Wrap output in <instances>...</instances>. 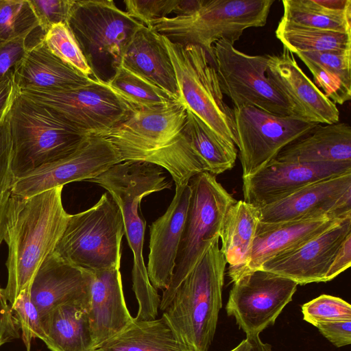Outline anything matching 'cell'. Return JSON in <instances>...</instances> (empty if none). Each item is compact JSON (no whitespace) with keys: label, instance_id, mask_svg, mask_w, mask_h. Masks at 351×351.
I'll return each mask as SVG.
<instances>
[{"label":"cell","instance_id":"4dcf8cb0","mask_svg":"<svg viewBox=\"0 0 351 351\" xmlns=\"http://www.w3.org/2000/svg\"><path fill=\"white\" fill-rule=\"evenodd\" d=\"M279 22L293 26L351 33V10L330 9L320 0H283Z\"/></svg>","mask_w":351,"mask_h":351},{"label":"cell","instance_id":"f1b7e54d","mask_svg":"<svg viewBox=\"0 0 351 351\" xmlns=\"http://www.w3.org/2000/svg\"><path fill=\"white\" fill-rule=\"evenodd\" d=\"M106 351H191L167 319H133L119 334L101 344Z\"/></svg>","mask_w":351,"mask_h":351},{"label":"cell","instance_id":"277c9868","mask_svg":"<svg viewBox=\"0 0 351 351\" xmlns=\"http://www.w3.org/2000/svg\"><path fill=\"white\" fill-rule=\"evenodd\" d=\"M216 238L176 289L162 315L191 351H208L219 311L226 261Z\"/></svg>","mask_w":351,"mask_h":351},{"label":"cell","instance_id":"60d3db41","mask_svg":"<svg viewBox=\"0 0 351 351\" xmlns=\"http://www.w3.org/2000/svg\"><path fill=\"white\" fill-rule=\"evenodd\" d=\"M295 54L298 57L302 56L317 63L351 84V49L298 52Z\"/></svg>","mask_w":351,"mask_h":351},{"label":"cell","instance_id":"f6af8a7d","mask_svg":"<svg viewBox=\"0 0 351 351\" xmlns=\"http://www.w3.org/2000/svg\"><path fill=\"white\" fill-rule=\"evenodd\" d=\"M315 326L325 338L337 348L351 343V320L318 323Z\"/></svg>","mask_w":351,"mask_h":351},{"label":"cell","instance_id":"d6a6232c","mask_svg":"<svg viewBox=\"0 0 351 351\" xmlns=\"http://www.w3.org/2000/svg\"><path fill=\"white\" fill-rule=\"evenodd\" d=\"M276 36L291 53L351 49V33L305 28L279 22Z\"/></svg>","mask_w":351,"mask_h":351},{"label":"cell","instance_id":"ee69618b","mask_svg":"<svg viewBox=\"0 0 351 351\" xmlns=\"http://www.w3.org/2000/svg\"><path fill=\"white\" fill-rule=\"evenodd\" d=\"M19 326L11 306L5 297L4 289L0 287V347L20 337Z\"/></svg>","mask_w":351,"mask_h":351},{"label":"cell","instance_id":"484cf974","mask_svg":"<svg viewBox=\"0 0 351 351\" xmlns=\"http://www.w3.org/2000/svg\"><path fill=\"white\" fill-rule=\"evenodd\" d=\"M259 208L236 201L228 210L219 234L220 250L232 282L250 273L252 247L256 226L260 221Z\"/></svg>","mask_w":351,"mask_h":351},{"label":"cell","instance_id":"cb8c5ba5","mask_svg":"<svg viewBox=\"0 0 351 351\" xmlns=\"http://www.w3.org/2000/svg\"><path fill=\"white\" fill-rule=\"evenodd\" d=\"M43 36L30 45L14 69V82L19 90H67L86 85L95 80L54 56L47 48Z\"/></svg>","mask_w":351,"mask_h":351},{"label":"cell","instance_id":"603a6c76","mask_svg":"<svg viewBox=\"0 0 351 351\" xmlns=\"http://www.w3.org/2000/svg\"><path fill=\"white\" fill-rule=\"evenodd\" d=\"M346 218L319 217L278 222L259 221L248 265L250 273L258 269L269 259L303 245Z\"/></svg>","mask_w":351,"mask_h":351},{"label":"cell","instance_id":"1f68e13d","mask_svg":"<svg viewBox=\"0 0 351 351\" xmlns=\"http://www.w3.org/2000/svg\"><path fill=\"white\" fill-rule=\"evenodd\" d=\"M105 83L134 109L159 107L177 101L152 82L121 64Z\"/></svg>","mask_w":351,"mask_h":351},{"label":"cell","instance_id":"bcb514c9","mask_svg":"<svg viewBox=\"0 0 351 351\" xmlns=\"http://www.w3.org/2000/svg\"><path fill=\"white\" fill-rule=\"evenodd\" d=\"M19 92L14 82V70L0 78V125L4 122Z\"/></svg>","mask_w":351,"mask_h":351},{"label":"cell","instance_id":"4316f807","mask_svg":"<svg viewBox=\"0 0 351 351\" xmlns=\"http://www.w3.org/2000/svg\"><path fill=\"white\" fill-rule=\"evenodd\" d=\"M275 159L292 162H351V128L344 122L318 124L284 147Z\"/></svg>","mask_w":351,"mask_h":351},{"label":"cell","instance_id":"9a60e30c","mask_svg":"<svg viewBox=\"0 0 351 351\" xmlns=\"http://www.w3.org/2000/svg\"><path fill=\"white\" fill-rule=\"evenodd\" d=\"M119 162L118 154L106 138L90 135L71 154L16 178L11 193L29 197L71 182L87 181Z\"/></svg>","mask_w":351,"mask_h":351},{"label":"cell","instance_id":"4fadbf2b","mask_svg":"<svg viewBox=\"0 0 351 351\" xmlns=\"http://www.w3.org/2000/svg\"><path fill=\"white\" fill-rule=\"evenodd\" d=\"M232 111L242 178L262 169L284 147L319 124L298 116L273 114L252 106L233 108Z\"/></svg>","mask_w":351,"mask_h":351},{"label":"cell","instance_id":"e0dca14e","mask_svg":"<svg viewBox=\"0 0 351 351\" xmlns=\"http://www.w3.org/2000/svg\"><path fill=\"white\" fill-rule=\"evenodd\" d=\"M259 210L263 222L351 216V172L308 184Z\"/></svg>","mask_w":351,"mask_h":351},{"label":"cell","instance_id":"e575fe53","mask_svg":"<svg viewBox=\"0 0 351 351\" xmlns=\"http://www.w3.org/2000/svg\"><path fill=\"white\" fill-rule=\"evenodd\" d=\"M43 39L54 56L77 71L94 79L91 69L66 23L53 25Z\"/></svg>","mask_w":351,"mask_h":351},{"label":"cell","instance_id":"d4e9b609","mask_svg":"<svg viewBox=\"0 0 351 351\" xmlns=\"http://www.w3.org/2000/svg\"><path fill=\"white\" fill-rule=\"evenodd\" d=\"M121 65L145 77L179 101V91L168 51L161 35L141 26L127 46Z\"/></svg>","mask_w":351,"mask_h":351},{"label":"cell","instance_id":"d590c367","mask_svg":"<svg viewBox=\"0 0 351 351\" xmlns=\"http://www.w3.org/2000/svg\"><path fill=\"white\" fill-rule=\"evenodd\" d=\"M10 306L22 332L26 350L30 351L33 339L37 337L43 341L46 339L41 315L31 299L30 287L23 290Z\"/></svg>","mask_w":351,"mask_h":351},{"label":"cell","instance_id":"52a82bcc","mask_svg":"<svg viewBox=\"0 0 351 351\" xmlns=\"http://www.w3.org/2000/svg\"><path fill=\"white\" fill-rule=\"evenodd\" d=\"M66 25L93 78L104 82L114 74L129 43L144 25L112 0H74Z\"/></svg>","mask_w":351,"mask_h":351},{"label":"cell","instance_id":"5b68a950","mask_svg":"<svg viewBox=\"0 0 351 351\" xmlns=\"http://www.w3.org/2000/svg\"><path fill=\"white\" fill-rule=\"evenodd\" d=\"M14 180L77 149L90 135L19 92L5 120Z\"/></svg>","mask_w":351,"mask_h":351},{"label":"cell","instance_id":"7c38bea8","mask_svg":"<svg viewBox=\"0 0 351 351\" xmlns=\"http://www.w3.org/2000/svg\"><path fill=\"white\" fill-rule=\"evenodd\" d=\"M19 93L49 108L65 122L88 135L106 132L134 110L104 82L96 80L67 90L25 89Z\"/></svg>","mask_w":351,"mask_h":351},{"label":"cell","instance_id":"74e56055","mask_svg":"<svg viewBox=\"0 0 351 351\" xmlns=\"http://www.w3.org/2000/svg\"><path fill=\"white\" fill-rule=\"evenodd\" d=\"M298 58L313 75L314 84L334 104H343L351 99V84L339 75L322 67L317 63L302 56Z\"/></svg>","mask_w":351,"mask_h":351},{"label":"cell","instance_id":"7402d4cb","mask_svg":"<svg viewBox=\"0 0 351 351\" xmlns=\"http://www.w3.org/2000/svg\"><path fill=\"white\" fill-rule=\"evenodd\" d=\"M90 273L49 254L30 285V295L41 317L56 306L90 299Z\"/></svg>","mask_w":351,"mask_h":351},{"label":"cell","instance_id":"ab89813d","mask_svg":"<svg viewBox=\"0 0 351 351\" xmlns=\"http://www.w3.org/2000/svg\"><path fill=\"white\" fill-rule=\"evenodd\" d=\"M39 23L46 34L53 25L66 23L74 0H29Z\"/></svg>","mask_w":351,"mask_h":351},{"label":"cell","instance_id":"7dc6e473","mask_svg":"<svg viewBox=\"0 0 351 351\" xmlns=\"http://www.w3.org/2000/svg\"><path fill=\"white\" fill-rule=\"evenodd\" d=\"M351 265V234L341 243L326 276V282L330 281Z\"/></svg>","mask_w":351,"mask_h":351},{"label":"cell","instance_id":"6da1fadb","mask_svg":"<svg viewBox=\"0 0 351 351\" xmlns=\"http://www.w3.org/2000/svg\"><path fill=\"white\" fill-rule=\"evenodd\" d=\"M63 186L29 197L11 193L4 216L3 240L8 247L5 297L12 305L30 287L38 269L53 252L70 215L62 204Z\"/></svg>","mask_w":351,"mask_h":351},{"label":"cell","instance_id":"8992f818","mask_svg":"<svg viewBox=\"0 0 351 351\" xmlns=\"http://www.w3.org/2000/svg\"><path fill=\"white\" fill-rule=\"evenodd\" d=\"M274 3V0H200L191 13L158 19L147 27L172 42L200 46L214 63V44L224 40L234 45L245 29L265 26Z\"/></svg>","mask_w":351,"mask_h":351},{"label":"cell","instance_id":"44dd1931","mask_svg":"<svg viewBox=\"0 0 351 351\" xmlns=\"http://www.w3.org/2000/svg\"><path fill=\"white\" fill-rule=\"evenodd\" d=\"M120 268L90 273L88 317L95 350L133 319L126 306Z\"/></svg>","mask_w":351,"mask_h":351},{"label":"cell","instance_id":"f546056e","mask_svg":"<svg viewBox=\"0 0 351 351\" xmlns=\"http://www.w3.org/2000/svg\"><path fill=\"white\" fill-rule=\"evenodd\" d=\"M182 134L204 171L217 176L234 166L238 150L186 109Z\"/></svg>","mask_w":351,"mask_h":351},{"label":"cell","instance_id":"30bf717a","mask_svg":"<svg viewBox=\"0 0 351 351\" xmlns=\"http://www.w3.org/2000/svg\"><path fill=\"white\" fill-rule=\"evenodd\" d=\"M173 66L179 101L217 134L235 144L233 111L223 101L215 66L196 45L174 43L161 35Z\"/></svg>","mask_w":351,"mask_h":351},{"label":"cell","instance_id":"681fc988","mask_svg":"<svg viewBox=\"0 0 351 351\" xmlns=\"http://www.w3.org/2000/svg\"><path fill=\"white\" fill-rule=\"evenodd\" d=\"M250 344L248 339L246 338L243 340L236 348L230 351H249Z\"/></svg>","mask_w":351,"mask_h":351},{"label":"cell","instance_id":"f35d334b","mask_svg":"<svg viewBox=\"0 0 351 351\" xmlns=\"http://www.w3.org/2000/svg\"><path fill=\"white\" fill-rule=\"evenodd\" d=\"M178 0H126L125 12L149 27L151 22L176 12Z\"/></svg>","mask_w":351,"mask_h":351},{"label":"cell","instance_id":"83f0119b","mask_svg":"<svg viewBox=\"0 0 351 351\" xmlns=\"http://www.w3.org/2000/svg\"><path fill=\"white\" fill-rule=\"evenodd\" d=\"M89 302L72 301L60 304L42 316L51 351H95L88 317Z\"/></svg>","mask_w":351,"mask_h":351},{"label":"cell","instance_id":"836d02e7","mask_svg":"<svg viewBox=\"0 0 351 351\" xmlns=\"http://www.w3.org/2000/svg\"><path fill=\"white\" fill-rule=\"evenodd\" d=\"M40 28L29 0H0V46Z\"/></svg>","mask_w":351,"mask_h":351},{"label":"cell","instance_id":"8d00e7d4","mask_svg":"<svg viewBox=\"0 0 351 351\" xmlns=\"http://www.w3.org/2000/svg\"><path fill=\"white\" fill-rule=\"evenodd\" d=\"M303 319L315 326L318 323L351 320V305L343 299L323 294L302 306Z\"/></svg>","mask_w":351,"mask_h":351},{"label":"cell","instance_id":"f907efd6","mask_svg":"<svg viewBox=\"0 0 351 351\" xmlns=\"http://www.w3.org/2000/svg\"><path fill=\"white\" fill-rule=\"evenodd\" d=\"M95 351H106V350H101V349H96Z\"/></svg>","mask_w":351,"mask_h":351},{"label":"cell","instance_id":"9c48e42d","mask_svg":"<svg viewBox=\"0 0 351 351\" xmlns=\"http://www.w3.org/2000/svg\"><path fill=\"white\" fill-rule=\"evenodd\" d=\"M191 196L170 285L163 291L164 311L183 280L204 255L221 230L229 208L237 201L215 176L202 172L189 181Z\"/></svg>","mask_w":351,"mask_h":351},{"label":"cell","instance_id":"ffe728a7","mask_svg":"<svg viewBox=\"0 0 351 351\" xmlns=\"http://www.w3.org/2000/svg\"><path fill=\"white\" fill-rule=\"evenodd\" d=\"M191 196L189 184L176 186L165 213L150 226L147 271L152 286L162 291L171 281Z\"/></svg>","mask_w":351,"mask_h":351},{"label":"cell","instance_id":"8fae6325","mask_svg":"<svg viewBox=\"0 0 351 351\" xmlns=\"http://www.w3.org/2000/svg\"><path fill=\"white\" fill-rule=\"evenodd\" d=\"M213 55L221 92L233 108L252 106L273 114L298 116L291 102L266 75L269 55H248L224 40L214 44Z\"/></svg>","mask_w":351,"mask_h":351},{"label":"cell","instance_id":"5bb4252c","mask_svg":"<svg viewBox=\"0 0 351 351\" xmlns=\"http://www.w3.org/2000/svg\"><path fill=\"white\" fill-rule=\"evenodd\" d=\"M298 284L287 278L254 270L233 282L226 310L233 316L246 337L259 335L274 325L292 300Z\"/></svg>","mask_w":351,"mask_h":351},{"label":"cell","instance_id":"7bdbcfd3","mask_svg":"<svg viewBox=\"0 0 351 351\" xmlns=\"http://www.w3.org/2000/svg\"><path fill=\"white\" fill-rule=\"evenodd\" d=\"M27 38H19L0 46V78L14 70L25 56L30 45Z\"/></svg>","mask_w":351,"mask_h":351},{"label":"cell","instance_id":"2e32d148","mask_svg":"<svg viewBox=\"0 0 351 351\" xmlns=\"http://www.w3.org/2000/svg\"><path fill=\"white\" fill-rule=\"evenodd\" d=\"M351 172V162L271 160L243 178L244 201L258 208L278 202L312 183Z\"/></svg>","mask_w":351,"mask_h":351},{"label":"cell","instance_id":"b9f144b4","mask_svg":"<svg viewBox=\"0 0 351 351\" xmlns=\"http://www.w3.org/2000/svg\"><path fill=\"white\" fill-rule=\"evenodd\" d=\"M3 123L0 125V223L4 221L7 203L14 181L11 147Z\"/></svg>","mask_w":351,"mask_h":351},{"label":"cell","instance_id":"7a4b0ae2","mask_svg":"<svg viewBox=\"0 0 351 351\" xmlns=\"http://www.w3.org/2000/svg\"><path fill=\"white\" fill-rule=\"evenodd\" d=\"M186 108L176 101L165 106L134 109L121 123L98 135L114 148L121 162H147L166 169L175 185H184L204 172L182 130Z\"/></svg>","mask_w":351,"mask_h":351},{"label":"cell","instance_id":"3957f363","mask_svg":"<svg viewBox=\"0 0 351 351\" xmlns=\"http://www.w3.org/2000/svg\"><path fill=\"white\" fill-rule=\"evenodd\" d=\"M88 182L105 189L119 206L125 235L133 253L132 289L138 304L136 320H152L158 315L160 298L148 277L143 258L145 221L139 213L141 199L152 193L170 189L162 169L152 163L127 160L111 166Z\"/></svg>","mask_w":351,"mask_h":351},{"label":"cell","instance_id":"ba28073f","mask_svg":"<svg viewBox=\"0 0 351 351\" xmlns=\"http://www.w3.org/2000/svg\"><path fill=\"white\" fill-rule=\"evenodd\" d=\"M123 235L121 210L111 195L104 193L90 208L70 215L53 252L88 271L120 268Z\"/></svg>","mask_w":351,"mask_h":351},{"label":"cell","instance_id":"d6986e66","mask_svg":"<svg viewBox=\"0 0 351 351\" xmlns=\"http://www.w3.org/2000/svg\"><path fill=\"white\" fill-rule=\"evenodd\" d=\"M267 65V77L291 102L298 117L319 124L339 122L336 104L306 75L287 49L269 56Z\"/></svg>","mask_w":351,"mask_h":351},{"label":"cell","instance_id":"c3c4849f","mask_svg":"<svg viewBox=\"0 0 351 351\" xmlns=\"http://www.w3.org/2000/svg\"><path fill=\"white\" fill-rule=\"evenodd\" d=\"M250 344L249 351H272L270 344L263 343L259 335L246 337Z\"/></svg>","mask_w":351,"mask_h":351},{"label":"cell","instance_id":"ac0fdd59","mask_svg":"<svg viewBox=\"0 0 351 351\" xmlns=\"http://www.w3.org/2000/svg\"><path fill=\"white\" fill-rule=\"evenodd\" d=\"M349 234L351 216L297 248L269 259L258 269L289 278L300 285L326 282L330 264Z\"/></svg>","mask_w":351,"mask_h":351}]
</instances>
